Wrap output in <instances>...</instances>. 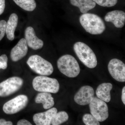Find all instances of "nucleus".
Instances as JSON below:
<instances>
[{
    "label": "nucleus",
    "instance_id": "nucleus-1",
    "mask_svg": "<svg viewBox=\"0 0 125 125\" xmlns=\"http://www.w3.org/2000/svg\"><path fill=\"white\" fill-rule=\"evenodd\" d=\"M80 22L85 31L94 35L102 33L106 27L103 21L99 16L92 13H86L81 15Z\"/></svg>",
    "mask_w": 125,
    "mask_h": 125
},
{
    "label": "nucleus",
    "instance_id": "nucleus-2",
    "mask_svg": "<svg viewBox=\"0 0 125 125\" xmlns=\"http://www.w3.org/2000/svg\"><path fill=\"white\" fill-rule=\"evenodd\" d=\"M74 51L81 61L87 67L93 69L97 64L96 55L93 50L84 43L78 42L74 44Z\"/></svg>",
    "mask_w": 125,
    "mask_h": 125
},
{
    "label": "nucleus",
    "instance_id": "nucleus-3",
    "mask_svg": "<svg viewBox=\"0 0 125 125\" xmlns=\"http://www.w3.org/2000/svg\"><path fill=\"white\" fill-rule=\"evenodd\" d=\"M58 69L62 73L69 78H75L80 72L78 62L73 56L65 55L61 57L57 62Z\"/></svg>",
    "mask_w": 125,
    "mask_h": 125
},
{
    "label": "nucleus",
    "instance_id": "nucleus-4",
    "mask_svg": "<svg viewBox=\"0 0 125 125\" xmlns=\"http://www.w3.org/2000/svg\"><path fill=\"white\" fill-rule=\"evenodd\" d=\"M34 89L37 92L56 94L60 89V84L57 80L44 75L35 77L32 81Z\"/></svg>",
    "mask_w": 125,
    "mask_h": 125
},
{
    "label": "nucleus",
    "instance_id": "nucleus-5",
    "mask_svg": "<svg viewBox=\"0 0 125 125\" xmlns=\"http://www.w3.org/2000/svg\"><path fill=\"white\" fill-rule=\"evenodd\" d=\"M27 63L33 71L41 75L49 76L54 71L51 63L38 55L31 56Z\"/></svg>",
    "mask_w": 125,
    "mask_h": 125
},
{
    "label": "nucleus",
    "instance_id": "nucleus-6",
    "mask_svg": "<svg viewBox=\"0 0 125 125\" xmlns=\"http://www.w3.org/2000/svg\"><path fill=\"white\" fill-rule=\"evenodd\" d=\"M90 113L99 122H103L108 117V107L104 101L94 97L89 104Z\"/></svg>",
    "mask_w": 125,
    "mask_h": 125
},
{
    "label": "nucleus",
    "instance_id": "nucleus-7",
    "mask_svg": "<svg viewBox=\"0 0 125 125\" xmlns=\"http://www.w3.org/2000/svg\"><path fill=\"white\" fill-rule=\"evenodd\" d=\"M23 81L20 77L14 76L0 83V97L10 96L18 91L22 86Z\"/></svg>",
    "mask_w": 125,
    "mask_h": 125
},
{
    "label": "nucleus",
    "instance_id": "nucleus-8",
    "mask_svg": "<svg viewBox=\"0 0 125 125\" xmlns=\"http://www.w3.org/2000/svg\"><path fill=\"white\" fill-rule=\"evenodd\" d=\"M28 98L26 95H19L5 103L3 110L6 114H13L17 113L26 107Z\"/></svg>",
    "mask_w": 125,
    "mask_h": 125
},
{
    "label": "nucleus",
    "instance_id": "nucleus-9",
    "mask_svg": "<svg viewBox=\"0 0 125 125\" xmlns=\"http://www.w3.org/2000/svg\"><path fill=\"white\" fill-rule=\"evenodd\" d=\"M109 73L114 79L120 82L125 81V65L118 59H112L108 66Z\"/></svg>",
    "mask_w": 125,
    "mask_h": 125
},
{
    "label": "nucleus",
    "instance_id": "nucleus-10",
    "mask_svg": "<svg viewBox=\"0 0 125 125\" xmlns=\"http://www.w3.org/2000/svg\"><path fill=\"white\" fill-rule=\"evenodd\" d=\"M93 88L89 85H85L81 88L74 97L75 102L80 105L89 104L94 97Z\"/></svg>",
    "mask_w": 125,
    "mask_h": 125
},
{
    "label": "nucleus",
    "instance_id": "nucleus-11",
    "mask_svg": "<svg viewBox=\"0 0 125 125\" xmlns=\"http://www.w3.org/2000/svg\"><path fill=\"white\" fill-rule=\"evenodd\" d=\"M25 39L28 46L34 50L40 49L43 47V42L36 36L34 29L32 27H28L25 29Z\"/></svg>",
    "mask_w": 125,
    "mask_h": 125
},
{
    "label": "nucleus",
    "instance_id": "nucleus-12",
    "mask_svg": "<svg viewBox=\"0 0 125 125\" xmlns=\"http://www.w3.org/2000/svg\"><path fill=\"white\" fill-rule=\"evenodd\" d=\"M28 47L26 40L22 38L11 49L10 58L14 62L20 60L27 55Z\"/></svg>",
    "mask_w": 125,
    "mask_h": 125
},
{
    "label": "nucleus",
    "instance_id": "nucleus-13",
    "mask_svg": "<svg viewBox=\"0 0 125 125\" xmlns=\"http://www.w3.org/2000/svg\"><path fill=\"white\" fill-rule=\"evenodd\" d=\"M57 112V109L53 107L44 112L37 113L34 115V122L37 125H51L52 118Z\"/></svg>",
    "mask_w": 125,
    "mask_h": 125
},
{
    "label": "nucleus",
    "instance_id": "nucleus-14",
    "mask_svg": "<svg viewBox=\"0 0 125 125\" xmlns=\"http://www.w3.org/2000/svg\"><path fill=\"white\" fill-rule=\"evenodd\" d=\"M104 19L106 22L113 23L116 28H122L125 24V13L121 10H113L108 12Z\"/></svg>",
    "mask_w": 125,
    "mask_h": 125
},
{
    "label": "nucleus",
    "instance_id": "nucleus-15",
    "mask_svg": "<svg viewBox=\"0 0 125 125\" xmlns=\"http://www.w3.org/2000/svg\"><path fill=\"white\" fill-rule=\"evenodd\" d=\"M113 88V85L110 83H104L100 84L96 90V94L98 98L108 103L111 100L110 92Z\"/></svg>",
    "mask_w": 125,
    "mask_h": 125
},
{
    "label": "nucleus",
    "instance_id": "nucleus-16",
    "mask_svg": "<svg viewBox=\"0 0 125 125\" xmlns=\"http://www.w3.org/2000/svg\"><path fill=\"white\" fill-rule=\"evenodd\" d=\"M18 17L15 13H12L10 18L6 24L5 33L9 40L12 41L14 39V32L18 25Z\"/></svg>",
    "mask_w": 125,
    "mask_h": 125
},
{
    "label": "nucleus",
    "instance_id": "nucleus-17",
    "mask_svg": "<svg viewBox=\"0 0 125 125\" xmlns=\"http://www.w3.org/2000/svg\"><path fill=\"white\" fill-rule=\"evenodd\" d=\"M36 103H42L45 109H50L54 106V101L53 98L50 93L42 92L38 94L35 99Z\"/></svg>",
    "mask_w": 125,
    "mask_h": 125
},
{
    "label": "nucleus",
    "instance_id": "nucleus-18",
    "mask_svg": "<svg viewBox=\"0 0 125 125\" xmlns=\"http://www.w3.org/2000/svg\"><path fill=\"white\" fill-rule=\"evenodd\" d=\"M70 1L72 5L78 7L83 14L86 13L96 5V3L93 0H70Z\"/></svg>",
    "mask_w": 125,
    "mask_h": 125
},
{
    "label": "nucleus",
    "instance_id": "nucleus-19",
    "mask_svg": "<svg viewBox=\"0 0 125 125\" xmlns=\"http://www.w3.org/2000/svg\"><path fill=\"white\" fill-rule=\"evenodd\" d=\"M13 1L18 6L26 11H33L36 7L35 0H13Z\"/></svg>",
    "mask_w": 125,
    "mask_h": 125
},
{
    "label": "nucleus",
    "instance_id": "nucleus-20",
    "mask_svg": "<svg viewBox=\"0 0 125 125\" xmlns=\"http://www.w3.org/2000/svg\"><path fill=\"white\" fill-rule=\"evenodd\" d=\"M69 118V115L66 112L61 111L57 112L52 118L51 124L52 125H61L67 121Z\"/></svg>",
    "mask_w": 125,
    "mask_h": 125
},
{
    "label": "nucleus",
    "instance_id": "nucleus-21",
    "mask_svg": "<svg viewBox=\"0 0 125 125\" xmlns=\"http://www.w3.org/2000/svg\"><path fill=\"white\" fill-rule=\"evenodd\" d=\"M83 122L86 125H99V122L92 114H86L83 117Z\"/></svg>",
    "mask_w": 125,
    "mask_h": 125
},
{
    "label": "nucleus",
    "instance_id": "nucleus-22",
    "mask_svg": "<svg viewBox=\"0 0 125 125\" xmlns=\"http://www.w3.org/2000/svg\"><path fill=\"white\" fill-rule=\"evenodd\" d=\"M96 4L103 7H111L116 4L117 0H93Z\"/></svg>",
    "mask_w": 125,
    "mask_h": 125
},
{
    "label": "nucleus",
    "instance_id": "nucleus-23",
    "mask_svg": "<svg viewBox=\"0 0 125 125\" xmlns=\"http://www.w3.org/2000/svg\"><path fill=\"white\" fill-rule=\"evenodd\" d=\"M8 58L5 54H3L0 56V69H6L7 67Z\"/></svg>",
    "mask_w": 125,
    "mask_h": 125
},
{
    "label": "nucleus",
    "instance_id": "nucleus-24",
    "mask_svg": "<svg viewBox=\"0 0 125 125\" xmlns=\"http://www.w3.org/2000/svg\"><path fill=\"white\" fill-rule=\"evenodd\" d=\"M6 21L4 20L0 21V41L4 37L6 28Z\"/></svg>",
    "mask_w": 125,
    "mask_h": 125
},
{
    "label": "nucleus",
    "instance_id": "nucleus-25",
    "mask_svg": "<svg viewBox=\"0 0 125 125\" xmlns=\"http://www.w3.org/2000/svg\"><path fill=\"white\" fill-rule=\"evenodd\" d=\"M5 7V0H0V15L2 14L4 11Z\"/></svg>",
    "mask_w": 125,
    "mask_h": 125
},
{
    "label": "nucleus",
    "instance_id": "nucleus-26",
    "mask_svg": "<svg viewBox=\"0 0 125 125\" xmlns=\"http://www.w3.org/2000/svg\"><path fill=\"white\" fill-rule=\"evenodd\" d=\"M18 125H32V124L29 121L24 119L19 121L17 123Z\"/></svg>",
    "mask_w": 125,
    "mask_h": 125
},
{
    "label": "nucleus",
    "instance_id": "nucleus-27",
    "mask_svg": "<svg viewBox=\"0 0 125 125\" xmlns=\"http://www.w3.org/2000/svg\"><path fill=\"white\" fill-rule=\"evenodd\" d=\"M13 123L11 121H6L3 119H0V125H12Z\"/></svg>",
    "mask_w": 125,
    "mask_h": 125
},
{
    "label": "nucleus",
    "instance_id": "nucleus-28",
    "mask_svg": "<svg viewBox=\"0 0 125 125\" xmlns=\"http://www.w3.org/2000/svg\"><path fill=\"white\" fill-rule=\"evenodd\" d=\"M122 101L123 103L125 105V87H123L122 92Z\"/></svg>",
    "mask_w": 125,
    "mask_h": 125
}]
</instances>
